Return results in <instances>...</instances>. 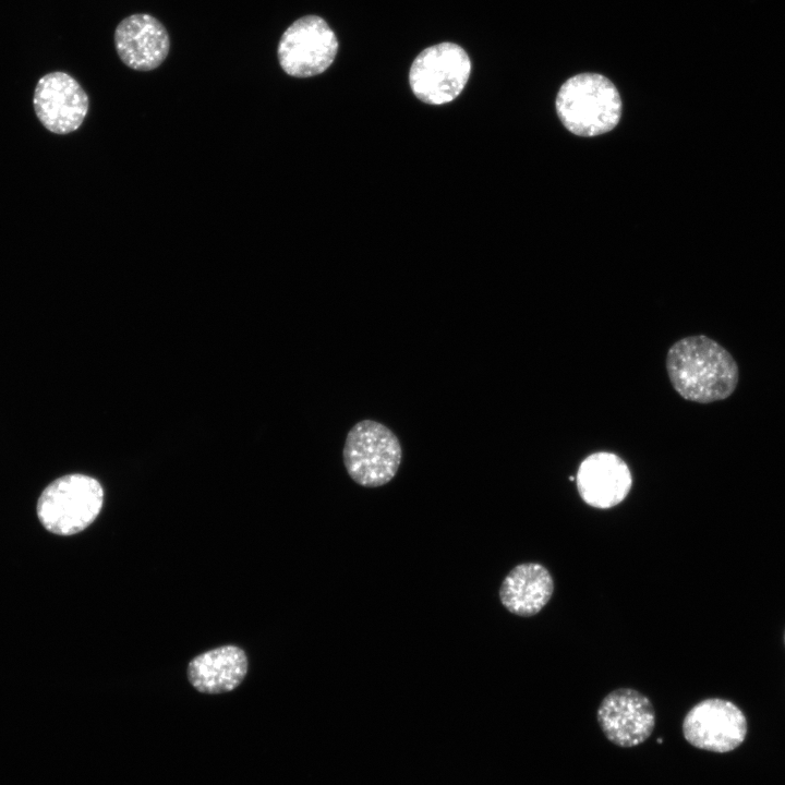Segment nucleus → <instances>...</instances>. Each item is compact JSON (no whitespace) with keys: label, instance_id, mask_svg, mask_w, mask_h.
I'll return each mask as SVG.
<instances>
[{"label":"nucleus","instance_id":"10","mask_svg":"<svg viewBox=\"0 0 785 785\" xmlns=\"http://www.w3.org/2000/svg\"><path fill=\"white\" fill-rule=\"evenodd\" d=\"M114 47L126 67L136 71H150L167 58L170 38L159 20L146 13H136L124 17L117 25Z\"/></svg>","mask_w":785,"mask_h":785},{"label":"nucleus","instance_id":"3","mask_svg":"<svg viewBox=\"0 0 785 785\" xmlns=\"http://www.w3.org/2000/svg\"><path fill=\"white\" fill-rule=\"evenodd\" d=\"M343 464L349 476L364 487H379L397 474L402 448L397 435L386 425L365 419L348 432Z\"/></svg>","mask_w":785,"mask_h":785},{"label":"nucleus","instance_id":"5","mask_svg":"<svg viewBox=\"0 0 785 785\" xmlns=\"http://www.w3.org/2000/svg\"><path fill=\"white\" fill-rule=\"evenodd\" d=\"M472 63L458 44L444 41L423 49L409 70V84L414 96L428 105L452 101L463 90Z\"/></svg>","mask_w":785,"mask_h":785},{"label":"nucleus","instance_id":"4","mask_svg":"<svg viewBox=\"0 0 785 785\" xmlns=\"http://www.w3.org/2000/svg\"><path fill=\"white\" fill-rule=\"evenodd\" d=\"M102 503L104 491L96 479L80 473L67 474L43 491L37 502V516L48 531L72 535L96 519Z\"/></svg>","mask_w":785,"mask_h":785},{"label":"nucleus","instance_id":"6","mask_svg":"<svg viewBox=\"0 0 785 785\" xmlns=\"http://www.w3.org/2000/svg\"><path fill=\"white\" fill-rule=\"evenodd\" d=\"M338 48V39L328 23L318 15H305L282 33L277 56L288 75L311 77L331 65Z\"/></svg>","mask_w":785,"mask_h":785},{"label":"nucleus","instance_id":"8","mask_svg":"<svg viewBox=\"0 0 785 785\" xmlns=\"http://www.w3.org/2000/svg\"><path fill=\"white\" fill-rule=\"evenodd\" d=\"M596 718L605 737L624 748L644 742L655 727L651 700L633 688H617L607 693L597 708Z\"/></svg>","mask_w":785,"mask_h":785},{"label":"nucleus","instance_id":"2","mask_svg":"<svg viewBox=\"0 0 785 785\" xmlns=\"http://www.w3.org/2000/svg\"><path fill=\"white\" fill-rule=\"evenodd\" d=\"M556 111L571 133L592 137L612 131L621 116V99L614 83L599 73L569 77L556 96Z\"/></svg>","mask_w":785,"mask_h":785},{"label":"nucleus","instance_id":"7","mask_svg":"<svg viewBox=\"0 0 785 785\" xmlns=\"http://www.w3.org/2000/svg\"><path fill=\"white\" fill-rule=\"evenodd\" d=\"M681 729L691 746L723 753L742 744L747 735V720L733 702L710 698L687 712Z\"/></svg>","mask_w":785,"mask_h":785},{"label":"nucleus","instance_id":"11","mask_svg":"<svg viewBox=\"0 0 785 785\" xmlns=\"http://www.w3.org/2000/svg\"><path fill=\"white\" fill-rule=\"evenodd\" d=\"M576 485L581 499L593 508L608 509L629 494L632 476L628 464L616 454L599 451L579 466Z\"/></svg>","mask_w":785,"mask_h":785},{"label":"nucleus","instance_id":"12","mask_svg":"<svg viewBox=\"0 0 785 785\" xmlns=\"http://www.w3.org/2000/svg\"><path fill=\"white\" fill-rule=\"evenodd\" d=\"M554 588V579L546 567L539 563H522L506 575L498 595L509 613L531 617L550 602Z\"/></svg>","mask_w":785,"mask_h":785},{"label":"nucleus","instance_id":"13","mask_svg":"<svg viewBox=\"0 0 785 785\" xmlns=\"http://www.w3.org/2000/svg\"><path fill=\"white\" fill-rule=\"evenodd\" d=\"M247 672L242 649L224 645L195 656L189 664L188 678L200 692L224 693L235 689Z\"/></svg>","mask_w":785,"mask_h":785},{"label":"nucleus","instance_id":"9","mask_svg":"<svg viewBox=\"0 0 785 785\" xmlns=\"http://www.w3.org/2000/svg\"><path fill=\"white\" fill-rule=\"evenodd\" d=\"M41 124L56 134L77 130L88 111V96L78 82L65 72H51L39 78L33 98Z\"/></svg>","mask_w":785,"mask_h":785},{"label":"nucleus","instance_id":"1","mask_svg":"<svg viewBox=\"0 0 785 785\" xmlns=\"http://www.w3.org/2000/svg\"><path fill=\"white\" fill-rule=\"evenodd\" d=\"M666 371L674 389L686 400L710 403L736 389L739 370L733 355L704 336H688L668 349Z\"/></svg>","mask_w":785,"mask_h":785}]
</instances>
